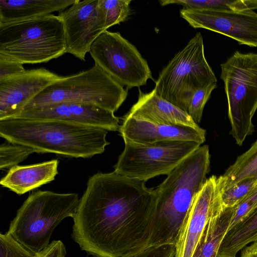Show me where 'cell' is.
I'll use <instances>...</instances> for the list:
<instances>
[{
    "label": "cell",
    "mask_w": 257,
    "mask_h": 257,
    "mask_svg": "<svg viewBox=\"0 0 257 257\" xmlns=\"http://www.w3.org/2000/svg\"><path fill=\"white\" fill-rule=\"evenodd\" d=\"M144 181L116 174L90 177L73 216L72 237L92 257H129L151 246L157 196Z\"/></svg>",
    "instance_id": "1"
},
{
    "label": "cell",
    "mask_w": 257,
    "mask_h": 257,
    "mask_svg": "<svg viewBox=\"0 0 257 257\" xmlns=\"http://www.w3.org/2000/svg\"><path fill=\"white\" fill-rule=\"evenodd\" d=\"M108 131L57 120L14 117L0 120V136L10 143L34 149L37 153H54L90 158L103 153L109 142Z\"/></svg>",
    "instance_id": "2"
},
{
    "label": "cell",
    "mask_w": 257,
    "mask_h": 257,
    "mask_svg": "<svg viewBox=\"0 0 257 257\" xmlns=\"http://www.w3.org/2000/svg\"><path fill=\"white\" fill-rule=\"evenodd\" d=\"M209 166V147L200 146L155 189L157 206L151 246L176 245L193 202L207 179Z\"/></svg>",
    "instance_id": "3"
},
{
    "label": "cell",
    "mask_w": 257,
    "mask_h": 257,
    "mask_svg": "<svg viewBox=\"0 0 257 257\" xmlns=\"http://www.w3.org/2000/svg\"><path fill=\"white\" fill-rule=\"evenodd\" d=\"M79 200L76 193L34 191L18 209L8 232L37 254L49 245L54 230L62 221L73 217Z\"/></svg>",
    "instance_id": "4"
},
{
    "label": "cell",
    "mask_w": 257,
    "mask_h": 257,
    "mask_svg": "<svg viewBox=\"0 0 257 257\" xmlns=\"http://www.w3.org/2000/svg\"><path fill=\"white\" fill-rule=\"evenodd\" d=\"M66 53L63 22L49 14L0 25V56L24 64L47 62Z\"/></svg>",
    "instance_id": "5"
},
{
    "label": "cell",
    "mask_w": 257,
    "mask_h": 257,
    "mask_svg": "<svg viewBox=\"0 0 257 257\" xmlns=\"http://www.w3.org/2000/svg\"><path fill=\"white\" fill-rule=\"evenodd\" d=\"M127 96V90L122 85L94 64L88 70L63 76L49 85L29 101L22 112L73 103L97 106L114 112Z\"/></svg>",
    "instance_id": "6"
},
{
    "label": "cell",
    "mask_w": 257,
    "mask_h": 257,
    "mask_svg": "<svg viewBox=\"0 0 257 257\" xmlns=\"http://www.w3.org/2000/svg\"><path fill=\"white\" fill-rule=\"evenodd\" d=\"M216 82L205 57L202 35L198 32L163 68L154 89L158 96L187 112L194 93Z\"/></svg>",
    "instance_id": "7"
},
{
    "label": "cell",
    "mask_w": 257,
    "mask_h": 257,
    "mask_svg": "<svg viewBox=\"0 0 257 257\" xmlns=\"http://www.w3.org/2000/svg\"><path fill=\"white\" fill-rule=\"evenodd\" d=\"M220 67L230 134L236 144L241 146L254 131L252 118L257 109V53L237 51Z\"/></svg>",
    "instance_id": "8"
},
{
    "label": "cell",
    "mask_w": 257,
    "mask_h": 257,
    "mask_svg": "<svg viewBox=\"0 0 257 257\" xmlns=\"http://www.w3.org/2000/svg\"><path fill=\"white\" fill-rule=\"evenodd\" d=\"M124 144V149L114 166V172L144 182L157 176L168 175L201 145L190 141Z\"/></svg>",
    "instance_id": "9"
},
{
    "label": "cell",
    "mask_w": 257,
    "mask_h": 257,
    "mask_svg": "<svg viewBox=\"0 0 257 257\" xmlns=\"http://www.w3.org/2000/svg\"><path fill=\"white\" fill-rule=\"evenodd\" d=\"M89 53L95 64L127 88L153 79L147 61L118 32L104 31L92 43Z\"/></svg>",
    "instance_id": "10"
},
{
    "label": "cell",
    "mask_w": 257,
    "mask_h": 257,
    "mask_svg": "<svg viewBox=\"0 0 257 257\" xmlns=\"http://www.w3.org/2000/svg\"><path fill=\"white\" fill-rule=\"evenodd\" d=\"M58 16L63 24L66 53L85 61L92 43L107 30L98 0H76Z\"/></svg>",
    "instance_id": "11"
},
{
    "label": "cell",
    "mask_w": 257,
    "mask_h": 257,
    "mask_svg": "<svg viewBox=\"0 0 257 257\" xmlns=\"http://www.w3.org/2000/svg\"><path fill=\"white\" fill-rule=\"evenodd\" d=\"M180 13L194 28L207 29L230 37L239 45L257 47V13L253 10L182 9Z\"/></svg>",
    "instance_id": "12"
},
{
    "label": "cell",
    "mask_w": 257,
    "mask_h": 257,
    "mask_svg": "<svg viewBox=\"0 0 257 257\" xmlns=\"http://www.w3.org/2000/svg\"><path fill=\"white\" fill-rule=\"evenodd\" d=\"M62 77L42 68L0 80V120L19 115L29 101Z\"/></svg>",
    "instance_id": "13"
},
{
    "label": "cell",
    "mask_w": 257,
    "mask_h": 257,
    "mask_svg": "<svg viewBox=\"0 0 257 257\" xmlns=\"http://www.w3.org/2000/svg\"><path fill=\"white\" fill-rule=\"evenodd\" d=\"M16 117L38 120H57L117 131L119 118L114 112L88 104L62 103L23 111Z\"/></svg>",
    "instance_id": "14"
},
{
    "label": "cell",
    "mask_w": 257,
    "mask_h": 257,
    "mask_svg": "<svg viewBox=\"0 0 257 257\" xmlns=\"http://www.w3.org/2000/svg\"><path fill=\"white\" fill-rule=\"evenodd\" d=\"M220 196L217 178L207 179L195 197L175 245V257H192L213 206Z\"/></svg>",
    "instance_id": "15"
},
{
    "label": "cell",
    "mask_w": 257,
    "mask_h": 257,
    "mask_svg": "<svg viewBox=\"0 0 257 257\" xmlns=\"http://www.w3.org/2000/svg\"><path fill=\"white\" fill-rule=\"evenodd\" d=\"M118 131L124 143L149 145L166 141H190L202 144L206 131L183 125L153 123L132 117L123 118Z\"/></svg>",
    "instance_id": "16"
},
{
    "label": "cell",
    "mask_w": 257,
    "mask_h": 257,
    "mask_svg": "<svg viewBox=\"0 0 257 257\" xmlns=\"http://www.w3.org/2000/svg\"><path fill=\"white\" fill-rule=\"evenodd\" d=\"M124 116L157 124L199 127L187 112L158 96L154 89L147 93L139 89L138 101Z\"/></svg>",
    "instance_id": "17"
},
{
    "label": "cell",
    "mask_w": 257,
    "mask_h": 257,
    "mask_svg": "<svg viewBox=\"0 0 257 257\" xmlns=\"http://www.w3.org/2000/svg\"><path fill=\"white\" fill-rule=\"evenodd\" d=\"M58 160L25 166H16L9 169L1 181V185L21 195L50 183L58 174Z\"/></svg>",
    "instance_id": "18"
},
{
    "label": "cell",
    "mask_w": 257,
    "mask_h": 257,
    "mask_svg": "<svg viewBox=\"0 0 257 257\" xmlns=\"http://www.w3.org/2000/svg\"><path fill=\"white\" fill-rule=\"evenodd\" d=\"M234 207H223L220 196L215 202L192 257H216L227 231Z\"/></svg>",
    "instance_id": "19"
},
{
    "label": "cell",
    "mask_w": 257,
    "mask_h": 257,
    "mask_svg": "<svg viewBox=\"0 0 257 257\" xmlns=\"http://www.w3.org/2000/svg\"><path fill=\"white\" fill-rule=\"evenodd\" d=\"M76 0H0V25L61 12Z\"/></svg>",
    "instance_id": "20"
},
{
    "label": "cell",
    "mask_w": 257,
    "mask_h": 257,
    "mask_svg": "<svg viewBox=\"0 0 257 257\" xmlns=\"http://www.w3.org/2000/svg\"><path fill=\"white\" fill-rule=\"evenodd\" d=\"M257 240V207L226 232L217 254L236 256L248 244Z\"/></svg>",
    "instance_id": "21"
},
{
    "label": "cell",
    "mask_w": 257,
    "mask_h": 257,
    "mask_svg": "<svg viewBox=\"0 0 257 257\" xmlns=\"http://www.w3.org/2000/svg\"><path fill=\"white\" fill-rule=\"evenodd\" d=\"M252 178H257V140L217 178V183L219 190L222 191L242 180Z\"/></svg>",
    "instance_id": "22"
},
{
    "label": "cell",
    "mask_w": 257,
    "mask_h": 257,
    "mask_svg": "<svg viewBox=\"0 0 257 257\" xmlns=\"http://www.w3.org/2000/svg\"><path fill=\"white\" fill-rule=\"evenodd\" d=\"M165 4L181 5L184 9L232 11L257 9V0H167Z\"/></svg>",
    "instance_id": "23"
},
{
    "label": "cell",
    "mask_w": 257,
    "mask_h": 257,
    "mask_svg": "<svg viewBox=\"0 0 257 257\" xmlns=\"http://www.w3.org/2000/svg\"><path fill=\"white\" fill-rule=\"evenodd\" d=\"M131 0H98L102 10L106 29L125 21L131 14Z\"/></svg>",
    "instance_id": "24"
},
{
    "label": "cell",
    "mask_w": 257,
    "mask_h": 257,
    "mask_svg": "<svg viewBox=\"0 0 257 257\" xmlns=\"http://www.w3.org/2000/svg\"><path fill=\"white\" fill-rule=\"evenodd\" d=\"M36 151L29 147L7 142L0 146V169H10Z\"/></svg>",
    "instance_id": "25"
},
{
    "label": "cell",
    "mask_w": 257,
    "mask_h": 257,
    "mask_svg": "<svg viewBox=\"0 0 257 257\" xmlns=\"http://www.w3.org/2000/svg\"><path fill=\"white\" fill-rule=\"evenodd\" d=\"M257 188V178H247L220 191L223 207H233L244 199Z\"/></svg>",
    "instance_id": "26"
},
{
    "label": "cell",
    "mask_w": 257,
    "mask_h": 257,
    "mask_svg": "<svg viewBox=\"0 0 257 257\" xmlns=\"http://www.w3.org/2000/svg\"><path fill=\"white\" fill-rule=\"evenodd\" d=\"M216 87L217 83H213L197 89L193 94L187 112L196 123L200 122L204 106Z\"/></svg>",
    "instance_id": "27"
},
{
    "label": "cell",
    "mask_w": 257,
    "mask_h": 257,
    "mask_svg": "<svg viewBox=\"0 0 257 257\" xmlns=\"http://www.w3.org/2000/svg\"><path fill=\"white\" fill-rule=\"evenodd\" d=\"M15 240L7 231L0 233V257H37Z\"/></svg>",
    "instance_id": "28"
},
{
    "label": "cell",
    "mask_w": 257,
    "mask_h": 257,
    "mask_svg": "<svg viewBox=\"0 0 257 257\" xmlns=\"http://www.w3.org/2000/svg\"><path fill=\"white\" fill-rule=\"evenodd\" d=\"M233 207L228 230L244 219L257 207V188Z\"/></svg>",
    "instance_id": "29"
},
{
    "label": "cell",
    "mask_w": 257,
    "mask_h": 257,
    "mask_svg": "<svg viewBox=\"0 0 257 257\" xmlns=\"http://www.w3.org/2000/svg\"><path fill=\"white\" fill-rule=\"evenodd\" d=\"M175 250L174 244L151 246L129 257H174Z\"/></svg>",
    "instance_id": "30"
},
{
    "label": "cell",
    "mask_w": 257,
    "mask_h": 257,
    "mask_svg": "<svg viewBox=\"0 0 257 257\" xmlns=\"http://www.w3.org/2000/svg\"><path fill=\"white\" fill-rule=\"evenodd\" d=\"M25 70L22 63L0 56V80L18 75Z\"/></svg>",
    "instance_id": "31"
},
{
    "label": "cell",
    "mask_w": 257,
    "mask_h": 257,
    "mask_svg": "<svg viewBox=\"0 0 257 257\" xmlns=\"http://www.w3.org/2000/svg\"><path fill=\"white\" fill-rule=\"evenodd\" d=\"M66 249L60 240H54L44 249L39 252L37 257H66Z\"/></svg>",
    "instance_id": "32"
},
{
    "label": "cell",
    "mask_w": 257,
    "mask_h": 257,
    "mask_svg": "<svg viewBox=\"0 0 257 257\" xmlns=\"http://www.w3.org/2000/svg\"><path fill=\"white\" fill-rule=\"evenodd\" d=\"M240 257H257V240L245 246L242 249Z\"/></svg>",
    "instance_id": "33"
},
{
    "label": "cell",
    "mask_w": 257,
    "mask_h": 257,
    "mask_svg": "<svg viewBox=\"0 0 257 257\" xmlns=\"http://www.w3.org/2000/svg\"><path fill=\"white\" fill-rule=\"evenodd\" d=\"M216 257H236V256L227 255L217 254Z\"/></svg>",
    "instance_id": "34"
}]
</instances>
